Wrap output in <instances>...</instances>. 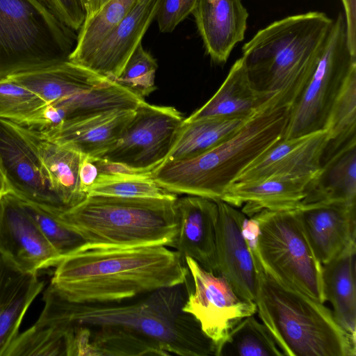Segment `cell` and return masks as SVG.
Here are the masks:
<instances>
[{
  "label": "cell",
  "mask_w": 356,
  "mask_h": 356,
  "mask_svg": "<svg viewBox=\"0 0 356 356\" xmlns=\"http://www.w3.org/2000/svg\"><path fill=\"white\" fill-rule=\"evenodd\" d=\"M176 200L87 195L56 215L88 243L170 247L178 229Z\"/></svg>",
  "instance_id": "8992f818"
},
{
  "label": "cell",
  "mask_w": 356,
  "mask_h": 356,
  "mask_svg": "<svg viewBox=\"0 0 356 356\" xmlns=\"http://www.w3.org/2000/svg\"><path fill=\"white\" fill-rule=\"evenodd\" d=\"M252 253L257 312L284 355H356V337L340 325L324 303L275 278Z\"/></svg>",
  "instance_id": "277c9868"
},
{
  "label": "cell",
  "mask_w": 356,
  "mask_h": 356,
  "mask_svg": "<svg viewBox=\"0 0 356 356\" xmlns=\"http://www.w3.org/2000/svg\"><path fill=\"white\" fill-rule=\"evenodd\" d=\"M328 140L327 130L282 138L252 162L234 182H250L269 177L313 179L321 170Z\"/></svg>",
  "instance_id": "5bb4252c"
},
{
  "label": "cell",
  "mask_w": 356,
  "mask_h": 356,
  "mask_svg": "<svg viewBox=\"0 0 356 356\" xmlns=\"http://www.w3.org/2000/svg\"><path fill=\"white\" fill-rule=\"evenodd\" d=\"M191 277L185 257L165 245L84 243L56 266L50 285L76 303L120 302Z\"/></svg>",
  "instance_id": "7a4b0ae2"
},
{
  "label": "cell",
  "mask_w": 356,
  "mask_h": 356,
  "mask_svg": "<svg viewBox=\"0 0 356 356\" xmlns=\"http://www.w3.org/2000/svg\"><path fill=\"white\" fill-rule=\"evenodd\" d=\"M185 259L192 286L182 309L197 321L216 355L232 329L245 317L256 314V303L238 296L222 276L205 270L191 257Z\"/></svg>",
  "instance_id": "8fae6325"
},
{
  "label": "cell",
  "mask_w": 356,
  "mask_h": 356,
  "mask_svg": "<svg viewBox=\"0 0 356 356\" xmlns=\"http://www.w3.org/2000/svg\"><path fill=\"white\" fill-rule=\"evenodd\" d=\"M10 191V186L6 177L0 167V200Z\"/></svg>",
  "instance_id": "7bdbcfd3"
},
{
  "label": "cell",
  "mask_w": 356,
  "mask_h": 356,
  "mask_svg": "<svg viewBox=\"0 0 356 356\" xmlns=\"http://www.w3.org/2000/svg\"><path fill=\"white\" fill-rule=\"evenodd\" d=\"M198 0H161L156 19L159 31L172 32L177 25L192 13Z\"/></svg>",
  "instance_id": "74e56055"
},
{
  "label": "cell",
  "mask_w": 356,
  "mask_h": 356,
  "mask_svg": "<svg viewBox=\"0 0 356 356\" xmlns=\"http://www.w3.org/2000/svg\"><path fill=\"white\" fill-rule=\"evenodd\" d=\"M355 70L356 56L348 46L345 17L339 14L314 69L290 105L282 138L326 130L332 110Z\"/></svg>",
  "instance_id": "9c48e42d"
},
{
  "label": "cell",
  "mask_w": 356,
  "mask_h": 356,
  "mask_svg": "<svg viewBox=\"0 0 356 356\" xmlns=\"http://www.w3.org/2000/svg\"><path fill=\"white\" fill-rule=\"evenodd\" d=\"M216 202L218 207L217 275L222 276L238 296L254 302L257 269L252 251L242 232L246 216L221 200Z\"/></svg>",
  "instance_id": "9a60e30c"
},
{
  "label": "cell",
  "mask_w": 356,
  "mask_h": 356,
  "mask_svg": "<svg viewBox=\"0 0 356 356\" xmlns=\"http://www.w3.org/2000/svg\"><path fill=\"white\" fill-rule=\"evenodd\" d=\"M283 356L270 331L250 315L229 332L216 356Z\"/></svg>",
  "instance_id": "4dcf8cb0"
},
{
  "label": "cell",
  "mask_w": 356,
  "mask_h": 356,
  "mask_svg": "<svg viewBox=\"0 0 356 356\" xmlns=\"http://www.w3.org/2000/svg\"><path fill=\"white\" fill-rule=\"evenodd\" d=\"M108 1V0H90L89 6L86 13L85 19L93 17Z\"/></svg>",
  "instance_id": "b9f144b4"
},
{
  "label": "cell",
  "mask_w": 356,
  "mask_h": 356,
  "mask_svg": "<svg viewBox=\"0 0 356 356\" xmlns=\"http://www.w3.org/2000/svg\"><path fill=\"white\" fill-rule=\"evenodd\" d=\"M67 356L64 334L47 326L33 325L18 334L4 356Z\"/></svg>",
  "instance_id": "d590c367"
},
{
  "label": "cell",
  "mask_w": 356,
  "mask_h": 356,
  "mask_svg": "<svg viewBox=\"0 0 356 356\" xmlns=\"http://www.w3.org/2000/svg\"><path fill=\"white\" fill-rule=\"evenodd\" d=\"M356 242L349 243L339 254L323 265L322 278L325 300L333 307L340 325L356 337Z\"/></svg>",
  "instance_id": "4316f807"
},
{
  "label": "cell",
  "mask_w": 356,
  "mask_h": 356,
  "mask_svg": "<svg viewBox=\"0 0 356 356\" xmlns=\"http://www.w3.org/2000/svg\"><path fill=\"white\" fill-rule=\"evenodd\" d=\"M326 130L329 140L324 154L356 138V70L350 74L332 110Z\"/></svg>",
  "instance_id": "d6a6232c"
},
{
  "label": "cell",
  "mask_w": 356,
  "mask_h": 356,
  "mask_svg": "<svg viewBox=\"0 0 356 356\" xmlns=\"http://www.w3.org/2000/svg\"><path fill=\"white\" fill-rule=\"evenodd\" d=\"M345 8V21L348 46L356 56L355 38V0H342Z\"/></svg>",
  "instance_id": "60d3db41"
},
{
  "label": "cell",
  "mask_w": 356,
  "mask_h": 356,
  "mask_svg": "<svg viewBox=\"0 0 356 356\" xmlns=\"http://www.w3.org/2000/svg\"><path fill=\"white\" fill-rule=\"evenodd\" d=\"M139 1L108 0L93 17L85 19L68 60L81 65Z\"/></svg>",
  "instance_id": "f546056e"
},
{
  "label": "cell",
  "mask_w": 356,
  "mask_h": 356,
  "mask_svg": "<svg viewBox=\"0 0 356 356\" xmlns=\"http://www.w3.org/2000/svg\"><path fill=\"white\" fill-rule=\"evenodd\" d=\"M143 100L111 81L51 104L58 108L65 121L114 110H135Z\"/></svg>",
  "instance_id": "f1b7e54d"
},
{
  "label": "cell",
  "mask_w": 356,
  "mask_h": 356,
  "mask_svg": "<svg viewBox=\"0 0 356 356\" xmlns=\"http://www.w3.org/2000/svg\"><path fill=\"white\" fill-rule=\"evenodd\" d=\"M87 195L127 198L176 200L177 195L168 191L152 178V172L100 173L88 188Z\"/></svg>",
  "instance_id": "1f68e13d"
},
{
  "label": "cell",
  "mask_w": 356,
  "mask_h": 356,
  "mask_svg": "<svg viewBox=\"0 0 356 356\" xmlns=\"http://www.w3.org/2000/svg\"><path fill=\"white\" fill-rule=\"evenodd\" d=\"M289 108L282 94H275L227 140L196 157L161 163L152 178L177 195L221 200L237 177L283 138Z\"/></svg>",
  "instance_id": "3957f363"
},
{
  "label": "cell",
  "mask_w": 356,
  "mask_h": 356,
  "mask_svg": "<svg viewBox=\"0 0 356 356\" xmlns=\"http://www.w3.org/2000/svg\"><path fill=\"white\" fill-rule=\"evenodd\" d=\"M312 178L269 177L250 182H234L225 191L221 200L249 218L263 210L281 211L300 207Z\"/></svg>",
  "instance_id": "7402d4cb"
},
{
  "label": "cell",
  "mask_w": 356,
  "mask_h": 356,
  "mask_svg": "<svg viewBox=\"0 0 356 356\" xmlns=\"http://www.w3.org/2000/svg\"><path fill=\"white\" fill-rule=\"evenodd\" d=\"M9 122L38 156L52 191L65 210L83 201L87 197L79 181L83 155L51 141L38 129Z\"/></svg>",
  "instance_id": "d6986e66"
},
{
  "label": "cell",
  "mask_w": 356,
  "mask_h": 356,
  "mask_svg": "<svg viewBox=\"0 0 356 356\" xmlns=\"http://www.w3.org/2000/svg\"><path fill=\"white\" fill-rule=\"evenodd\" d=\"M304 232L322 265L356 239V203L302 204L296 209Z\"/></svg>",
  "instance_id": "e0dca14e"
},
{
  "label": "cell",
  "mask_w": 356,
  "mask_h": 356,
  "mask_svg": "<svg viewBox=\"0 0 356 356\" xmlns=\"http://www.w3.org/2000/svg\"><path fill=\"white\" fill-rule=\"evenodd\" d=\"M135 110H114L66 120L39 129L49 140L92 159L101 158L119 140Z\"/></svg>",
  "instance_id": "ffe728a7"
},
{
  "label": "cell",
  "mask_w": 356,
  "mask_h": 356,
  "mask_svg": "<svg viewBox=\"0 0 356 356\" xmlns=\"http://www.w3.org/2000/svg\"><path fill=\"white\" fill-rule=\"evenodd\" d=\"M63 24L79 31L86 19V10L81 0H39Z\"/></svg>",
  "instance_id": "f35d334b"
},
{
  "label": "cell",
  "mask_w": 356,
  "mask_h": 356,
  "mask_svg": "<svg viewBox=\"0 0 356 356\" xmlns=\"http://www.w3.org/2000/svg\"><path fill=\"white\" fill-rule=\"evenodd\" d=\"M76 36L39 0H0V78L67 60Z\"/></svg>",
  "instance_id": "52a82bcc"
},
{
  "label": "cell",
  "mask_w": 356,
  "mask_h": 356,
  "mask_svg": "<svg viewBox=\"0 0 356 356\" xmlns=\"http://www.w3.org/2000/svg\"><path fill=\"white\" fill-rule=\"evenodd\" d=\"M175 207L178 229L170 247L184 257H191L205 270L217 275L218 207L216 201L186 195L177 198Z\"/></svg>",
  "instance_id": "2e32d148"
},
{
  "label": "cell",
  "mask_w": 356,
  "mask_h": 356,
  "mask_svg": "<svg viewBox=\"0 0 356 356\" xmlns=\"http://www.w3.org/2000/svg\"><path fill=\"white\" fill-rule=\"evenodd\" d=\"M184 120L172 106L143 100L117 143L99 159L152 172L166 158Z\"/></svg>",
  "instance_id": "30bf717a"
},
{
  "label": "cell",
  "mask_w": 356,
  "mask_h": 356,
  "mask_svg": "<svg viewBox=\"0 0 356 356\" xmlns=\"http://www.w3.org/2000/svg\"><path fill=\"white\" fill-rule=\"evenodd\" d=\"M275 94L261 91L253 86L241 57L232 65L225 81L211 98L184 120L191 121L213 116L247 118Z\"/></svg>",
  "instance_id": "d4e9b609"
},
{
  "label": "cell",
  "mask_w": 356,
  "mask_h": 356,
  "mask_svg": "<svg viewBox=\"0 0 356 356\" xmlns=\"http://www.w3.org/2000/svg\"><path fill=\"white\" fill-rule=\"evenodd\" d=\"M330 202L356 203V138L323 156L302 204Z\"/></svg>",
  "instance_id": "484cf974"
},
{
  "label": "cell",
  "mask_w": 356,
  "mask_h": 356,
  "mask_svg": "<svg viewBox=\"0 0 356 356\" xmlns=\"http://www.w3.org/2000/svg\"><path fill=\"white\" fill-rule=\"evenodd\" d=\"M81 1L83 2V6H84L86 13L87 10H88V6H89L90 0H81Z\"/></svg>",
  "instance_id": "ee69618b"
},
{
  "label": "cell",
  "mask_w": 356,
  "mask_h": 356,
  "mask_svg": "<svg viewBox=\"0 0 356 356\" xmlns=\"http://www.w3.org/2000/svg\"><path fill=\"white\" fill-rule=\"evenodd\" d=\"M157 68L156 59L144 49L141 42L114 81L137 97L144 99L156 88L155 75Z\"/></svg>",
  "instance_id": "8d00e7d4"
},
{
  "label": "cell",
  "mask_w": 356,
  "mask_h": 356,
  "mask_svg": "<svg viewBox=\"0 0 356 356\" xmlns=\"http://www.w3.org/2000/svg\"><path fill=\"white\" fill-rule=\"evenodd\" d=\"M251 116H213L191 121L184 120L174 143L162 163L190 159L204 154L229 138Z\"/></svg>",
  "instance_id": "83f0119b"
},
{
  "label": "cell",
  "mask_w": 356,
  "mask_h": 356,
  "mask_svg": "<svg viewBox=\"0 0 356 356\" xmlns=\"http://www.w3.org/2000/svg\"><path fill=\"white\" fill-rule=\"evenodd\" d=\"M44 286L38 274L21 270L0 252V356L19 334L26 312Z\"/></svg>",
  "instance_id": "603a6c76"
},
{
  "label": "cell",
  "mask_w": 356,
  "mask_h": 356,
  "mask_svg": "<svg viewBox=\"0 0 356 356\" xmlns=\"http://www.w3.org/2000/svg\"><path fill=\"white\" fill-rule=\"evenodd\" d=\"M99 174V171L94 159L83 155L79 169V181L85 193L87 194L88 188L95 183Z\"/></svg>",
  "instance_id": "ab89813d"
},
{
  "label": "cell",
  "mask_w": 356,
  "mask_h": 356,
  "mask_svg": "<svg viewBox=\"0 0 356 356\" xmlns=\"http://www.w3.org/2000/svg\"><path fill=\"white\" fill-rule=\"evenodd\" d=\"M16 197L44 236L63 258L86 243L81 236L57 218L56 211L45 209L36 204Z\"/></svg>",
  "instance_id": "e575fe53"
},
{
  "label": "cell",
  "mask_w": 356,
  "mask_h": 356,
  "mask_svg": "<svg viewBox=\"0 0 356 356\" xmlns=\"http://www.w3.org/2000/svg\"><path fill=\"white\" fill-rule=\"evenodd\" d=\"M6 77L34 92L47 104L113 81L68 59Z\"/></svg>",
  "instance_id": "cb8c5ba5"
},
{
  "label": "cell",
  "mask_w": 356,
  "mask_h": 356,
  "mask_svg": "<svg viewBox=\"0 0 356 356\" xmlns=\"http://www.w3.org/2000/svg\"><path fill=\"white\" fill-rule=\"evenodd\" d=\"M0 167L16 197L52 211L65 209L35 152L9 121L0 119Z\"/></svg>",
  "instance_id": "4fadbf2b"
},
{
  "label": "cell",
  "mask_w": 356,
  "mask_h": 356,
  "mask_svg": "<svg viewBox=\"0 0 356 356\" xmlns=\"http://www.w3.org/2000/svg\"><path fill=\"white\" fill-rule=\"evenodd\" d=\"M252 218L259 224V232L256 246L250 248L263 268L284 284L324 303L323 265L304 232L296 209L263 210Z\"/></svg>",
  "instance_id": "ba28073f"
},
{
  "label": "cell",
  "mask_w": 356,
  "mask_h": 356,
  "mask_svg": "<svg viewBox=\"0 0 356 356\" xmlns=\"http://www.w3.org/2000/svg\"><path fill=\"white\" fill-rule=\"evenodd\" d=\"M332 24L324 13L311 11L259 31L242 47L241 58L253 86L281 92L291 105L314 69Z\"/></svg>",
  "instance_id": "5b68a950"
},
{
  "label": "cell",
  "mask_w": 356,
  "mask_h": 356,
  "mask_svg": "<svg viewBox=\"0 0 356 356\" xmlns=\"http://www.w3.org/2000/svg\"><path fill=\"white\" fill-rule=\"evenodd\" d=\"M47 104L26 87L8 77L0 78V119L29 126Z\"/></svg>",
  "instance_id": "836d02e7"
},
{
  "label": "cell",
  "mask_w": 356,
  "mask_h": 356,
  "mask_svg": "<svg viewBox=\"0 0 356 356\" xmlns=\"http://www.w3.org/2000/svg\"><path fill=\"white\" fill-rule=\"evenodd\" d=\"M0 252L21 270L35 274L63 259L10 192L0 200Z\"/></svg>",
  "instance_id": "7c38bea8"
},
{
  "label": "cell",
  "mask_w": 356,
  "mask_h": 356,
  "mask_svg": "<svg viewBox=\"0 0 356 356\" xmlns=\"http://www.w3.org/2000/svg\"><path fill=\"white\" fill-rule=\"evenodd\" d=\"M161 1L140 0L80 65L114 81L142 42Z\"/></svg>",
  "instance_id": "ac0fdd59"
},
{
  "label": "cell",
  "mask_w": 356,
  "mask_h": 356,
  "mask_svg": "<svg viewBox=\"0 0 356 356\" xmlns=\"http://www.w3.org/2000/svg\"><path fill=\"white\" fill-rule=\"evenodd\" d=\"M192 286L184 283L120 302L76 303L49 284L35 323L63 334L86 330L93 356L216 355L197 321L182 307Z\"/></svg>",
  "instance_id": "6da1fadb"
},
{
  "label": "cell",
  "mask_w": 356,
  "mask_h": 356,
  "mask_svg": "<svg viewBox=\"0 0 356 356\" xmlns=\"http://www.w3.org/2000/svg\"><path fill=\"white\" fill-rule=\"evenodd\" d=\"M191 14L211 59L225 63L245 36L248 13L241 0H198Z\"/></svg>",
  "instance_id": "44dd1931"
}]
</instances>
